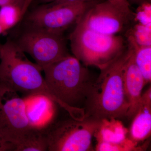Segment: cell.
Here are the masks:
<instances>
[{"instance_id":"1","label":"cell","mask_w":151,"mask_h":151,"mask_svg":"<svg viewBox=\"0 0 151 151\" xmlns=\"http://www.w3.org/2000/svg\"><path fill=\"white\" fill-rule=\"evenodd\" d=\"M45 80L58 105L71 118L85 117L84 108L94 80L89 70L70 55L42 68Z\"/></svg>"},{"instance_id":"2","label":"cell","mask_w":151,"mask_h":151,"mask_svg":"<svg viewBox=\"0 0 151 151\" xmlns=\"http://www.w3.org/2000/svg\"><path fill=\"white\" fill-rule=\"evenodd\" d=\"M133 51L128 45L122 54L100 70L86 99L85 116L100 120L126 117L129 105L124 92L123 70Z\"/></svg>"},{"instance_id":"3","label":"cell","mask_w":151,"mask_h":151,"mask_svg":"<svg viewBox=\"0 0 151 151\" xmlns=\"http://www.w3.org/2000/svg\"><path fill=\"white\" fill-rule=\"evenodd\" d=\"M41 68L28 59L15 42L7 39L0 43V86L24 96L43 94L57 101L42 75Z\"/></svg>"},{"instance_id":"4","label":"cell","mask_w":151,"mask_h":151,"mask_svg":"<svg viewBox=\"0 0 151 151\" xmlns=\"http://www.w3.org/2000/svg\"><path fill=\"white\" fill-rule=\"evenodd\" d=\"M73 56L84 65L106 67L126 49L121 36L108 35L90 29L80 21L69 36Z\"/></svg>"},{"instance_id":"5","label":"cell","mask_w":151,"mask_h":151,"mask_svg":"<svg viewBox=\"0 0 151 151\" xmlns=\"http://www.w3.org/2000/svg\"><path fill=\"white\" fill-rule=\"evenodd\" d=\"M100 121L85 116L54 122L45 131L48 151H94L92 139Z\"/></svg>"},{"instance_id":"6","label":"cell","mask_w":151,"mask_h":151,"mask_svg":"<svg viewBox=\"0 0 151 151\" xmlns=\"http://www.w3.org/2000/svg\"><path fill=\"white\" fill-rule=\"evenodd\" d=\"M97 3V2H96ZM96 3H50L43 4L27 15V28L63 35L76 24L87 10Z\"/></svg>"},{"instance_id":"7","label":"cell","mask_w":151,"mask_h":151,"mask_svg":"<svg viewBox=\"0 0 151 151\" xmlns=\"http://www.w3.org/2000/svg\"><path fill=\"white\" fill-rule=\"evenodd\" d=\"M42 68L69 55L63 35L27 28L15 41Z\"/></svg>"},{"instance_id":"8","label":"cell","mask_w":151,"mask_h":151,"mask_svg":"<svg viewBox=\"0 0 151 151\" xmlns=\"http://www.w3.org/2000/svg\"><path fill=\"white\" fill-rule=\"evenodd\" d=\"M30 128L23 98L0 86V136L15 147Z\"/></svg>"},{"instance_id":"9","label":"cell","mask_w":151,"mask_h":151,"mask_svg":"<svg viewBox=\"0 0 151 151\" xmlns=\"http://www.w3.org/2000/svg\"><path fill=\"white\" fill-rule=\"evenodd\" d=\"M132 19L106 0L92 5L79 21L97 32L117 35L125 29Z\"/></svg>"},{"instance_id":"10","label":"cell","mask_w":151,"mask_h":151,"mask_svg":"<svg viewBox=\"0 0 151 151\" xmlns=\"http://www.w3.org/2000/svg\"><path fill=\"white\" fill-rule=\"evenodd\" d=\"M23 98L30 127L46 131L55 122L57 103L43 94H31Z\"/></svg>"},{"instance_id":"11","label":"cell","mask_w":151,"mask_h":151,"mask_svg":"<svg viewBox=\"0 0 151 151\" xmlns=\"http://www.w3.org/2000/svg\"><path fill=\"white\" fill-rule=\"evenodd\" d=\"M123 84L125 96L129 105L126 117L133 119L139 108L142 91L145 86L144 77L135 63L133 51L124 65Z\"/></svg>"},{"instance_id":"12","label":"cell","mask_w":151,"mask_h":151,"mask_svg":"<svg viewBox=\"0 0 151 151\" xmlns=\"http://www.w3.org/2000/svg\"><path fill=\"white\" fill-rule=\"evenodd\" d=\"M133 119L129 130H128L129 138L138 144L151 136V86L142 94L139 108Z\"/></svg>"},{"instance_id":"13","label":"cell","mask_w":151,"mask_h":151,"mask_svg":"<svg viewBox=\"0 0 151 151\" xmlns=\"http://www.w3.org/2000/svg\"><path fill=\"white\" fill-rule=\"evenodd\" d=\"M128 130L118 119L109 118L102 119L94 137L97 142H121L127 137Z\"/></svg>"},{"instance_id":"14","label":"cell","mask_w":151,"mask_h":151,"mask_svg":"<svg viewBox=\"0 0 151 151\" xmlns=\"http://www.w3.org/2000/svg\"><path fill=\"white\" fill-rule=\"evenodd\" d=\"M128 45L132 47L135 63L142 73L145 85L151 81V46H141L132 35L128 36Z\"/></svg>"},{"instance_id":"15","label":"cell","mask_w":151,"mask_h":151,"mask_svg":"<svg viewBox=\"0 0 151 151\" xmlns=\"http://www.w3.org/2000/svg\"><path fill=\"white\" fill-rule=\"evenodd\" d=\"M48 151L46 131L30 128L15 146L14 151Z\"/></svg>"},{"instance_id":"16","label":"cell","mask_w":151,"mask_h":151,"mask_svg":"<svg viewBox=\"0 0 151 151\" xmlns=\"http://www.w3.org/2000/svg\"><path fill=\"white\" fill-rule=\"evenodd\" d=\"M22 17L19 6L9 5L0 8V25L5 32L13 27Z\"/></svg>"},{"instance_id":"17","label":"cell","mask_w":151,"mask_h":151,"mask_svg":"<svg viewBox=\"0 0 151 151\" xmlns=\"http://www.w3.org/2000/svg\"><path fill=\"white\" fill-rule=\"evenodd\" d=\"M147 143L144 146H138L137 143L133 142L127 137L121 142L109 143L98 142L96 145L95 150L97 151H141L147 149Z\"/></svg>"},{"instance_id":"18","label":"cell","mask_w":151,"mask_h":151,"mask_svg":"<svg viewBox=\"0 0 151 151\" xmlns=\"http://www.w3.org/2000/svg\"><path fill=\"white\" fill-rule=\"evenodd\" d=\"M130 34L136 42L141 46H151V24H138L135 26Z\"/></svg>"},{"instance_id":"19","label":"cell","mask_w":151,"mask_h":151,"mask_svg":"<svg viewBox=\"0 0 151 151\" xmlns=\"http://www.w3.org/2000/svg\"><path fill=\"white\" fill-rule=\"evenodd\" d=\"M119 11L133 19L134 13L130 9V3L128 0H107Z\"/></svg>"},{"instance_id":"20","label":"cell","mask_w":151,"mask_h":151,"mask_svg":"<svg viewBox=\"0 0 151 151\" xmlns=\"http://www.w3.org/2000/svg\"><path fill=\"white\" fill-rule=\"evenodd\" d=\"M42 4H47L50 3H96L100 1L101 0H39Z\"/></svg>"},{"instance_id":"21","label":"cell","mask_w":151,"mask_h":151,"mask_svg":"<svg viewBox=\"0 0 151 151\" xmlns=\"http://www.w3.org/2000/svg\"><path fill=\"white\" fill-rule=\"evenodd\" d=\"M14 149L13 144L6 142L0 136V151H14Z\"/></svg>"},{"instance_id":"22","label":"cell","mask_w":151,"mask_h":151,"mask_svg":"<svg viewBox=\"0 0 151 151\" xmlns=\"http://www.w3.org/2000/svg\"><path fill=\"white\" fill-rule=\"evenodd\" d=\"M9 5H16L19 6L22 10V7L19 0H0V8Z\"/></svg>"},{"instance_id":"23","label":"cell","mask_w":151,"mask_h":151,"mask_svg":"<svg viewBox=\"0 0 151 151\" xmlns=\"http://www.w3.org/2000/svg\"><path fill=\"white\" fill-rule=\"evenodd\" d=\"M33 1V0H25L24 4L23 6L22 10V16L23 17L24 15V14H25L27 12L28 9L29 7Z\"/></svg>"},{"instance_id":"24","label":"cell","mask_w":151,"mask_h":151,"mask_svg":"<svg viewBox=\"0 0 151 151\" xmlns=\"http://www.w3.org/2000/svg\"><path fill=\"white\" fill-rule=\"evenodd\" d=\"M129 2L133 3V4H136L142 5L144 3L147 2L149 0H128Z\"/></svg>"},{"instance_id":"25","label":"cell","mask_w":151,"mask_h":151,"mask_svg":"<svg viewBox=\"0 0 151 151\" xmlns=\"http://www.w3.org/2000/svg\"><path fill=\"white\" fill-rule=\"evenodd\" d=\"M19 1L20 4L21 6L22 9L23 6L24 4L25 0H19Z\"/></svg>"},{"instance_id":"26","label":"cell","mask_w":151,"mask_h":151,"mask_svg":"<svg viewBox=\"0 0 151 151\" xmlns=\"http://www.w3.org/2000/svg\"><path fill=\"white\" fill-rule=\"evenodd\" d=\"M4 29H3L2 28V27H1V26L0 25V35H1V34H2L4 33Z\"/></svg>"}]
</instances>
